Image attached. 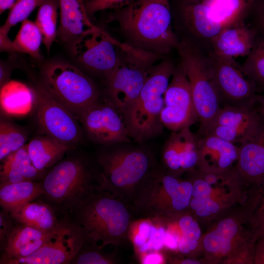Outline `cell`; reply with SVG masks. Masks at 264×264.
Masks as SVG:
<instances>
[{"mask_svg": "<svg viewBox=\"0 0 264 264\" xmlns=\"http://www.w3.org/2000/svg\"><path fill=\"white\" fill-rule=\"evenodd\" d=\"M213 82L221 107L252 108L257 88L245 75L234 58L210 52L207 54Z\"/></svg>", "mask_w": 264, "mask_h": 264, "instance_id": "cell-12", "label": "cell"}, {"mask_svg": "<svg viewBox=\"0 0 264 264\" xmlns=\"http://www.w3.org/2000/svg\"><path fill=\"white\" fill-rule=\"evenodd\" d=\"M59 7V0H44L39 6L35 23L42 33L47 53L57 38Z\"/></svg>", "mask_w": 264, "mask_h": 264, "instance_id": "cell-32", "label": "cell"}, {"mask_svg": "<svg viewBox=\"0 0 264 264\" xmlns=\"http://www.w3.org/2000/svg\"><path fill=\"white\" fill-rule=\"evenodd\" d=\"M255 107L260 121L264 126V95L257 94Z\"/></svg>", "mask_w": 264, "mask_h": 264, "instance_id": "cell-46", "label": "cell"}, {"mask_svg": "<svg viewBox=\"0 0 264 264\" xmlns=\"http://www.w3.org/2000/svg\"><path fill=\"white\" fill-rule=\"evenodd\" d=\"M44 194L39 198L61 216L69 215L102 183L97 160L79 154L63 157L46 172L42 180Z\"/></svg>", "mask_w": 264, "mask_h": 264, "instance_id": "cell-2", "label": "cell"}, {"mask_svg": "<svg viewBox=\"0 0 264 264\" xmlns=\"http://www.w3.org/2000/svg\"><path fill=\"white\" fill-rule=\"evenodd\" d=\"M43 42L42 33L36 23L28 19L22 22L20 30L14 40L13 45L16 52L28 54L37 60H42L40 47Z\"/></svg>", "mask_w": 264, "mask_h": 264, "instance_id": "cell-33", "label": "cell"}, {"mask_svg": "<svg viewBox=\"0 0 264 264\" xmlns=\"http://www.w3.org/2000/svg\"><path fill=\"white\" fill-rule=\"evenodd\" d=\"M246 204L229 207L207 226L202 235L203 260L210 264H254L256 241L246 227Z\"/></svg>", "mask_w": 264, "mask_h": 264, "instance_id": "cell-4", "label": "cell"}, {"mask_svg": "<svg viewBox=\"0 0 264 264\" xmlns=\"http://www.w3.org/2000/svg\"><path fill=\"white\" fill-rule=\"evenodd\" d=\"M11 214L17 221L44 231L58 229L65 216L60 215L50 205L39 198Z\"/></svg>", "mask_w": 264, "mask_h": 264, "instance_id": "cell-27", "label": "cell"}, {"mask_svg": "<svg viewBox=\"0 0 264 264\" xmlns=\"http://www.w3.org/2000/svg\"><path fill=\"white\" fill-rule=\"evenodd\" d=\"M33 88L36 118L41 132L71 149L80 144L84 131L76 115L40 83Z\"/></svg>", "mask_w": 264, "mask_h": 264, "instance_id": "cell-11", "label": "cell"}, {"mask_svg": "<svg viewBox=\"0 0 264 264\" xmlns=\"http://www.w3.org/2000/svg\"><path fill=\"white\" fill-rule=\"evenodd\" d=\"M119 64L106 79V100L122 116L138 96L155 63L164 56L133 46L121 45Z\"/></svg>", "mask_w": 264, "mask_h": 264, "instance_id": "cell-8", "label": "cell"}, {"mask_svg": "<svg viewBox=\"0 0 264 264\" xmlns=\"http://www.w3.org/2000/svg\"><path fill=\"white\" fill-rule=\"evenodd\" d=\"M68 215L103 246L116 247L130 242V229L136 218L129 204L100 186Z\"/></svg>", "mask_w": 264, "mask_h": 264, "instance_id": "cell-3", "label": "cell"}, {"mask_svg": "<svg viewBox=\"0 0 264 264\" xmlns=\"http://www.w3.org/2000/svg\"><path fill=\"white\" fill-rule=\"evenodd\" d=\"M198 136L199 162L197 169L223 175L234 166L239 146L214 135Z\"/></svg>", "mask_w": 264, "mask_h": 264, "instance_id": "cell-20", "label": "cell"}, {"mask_svg": "<svg viewBox=\"0 0 264 264\" xmlns=\"http://www.w3.org/2000/svg\"><path fill=\"white\" fill-rule=\"evenodd\" d=\"M44 0H16L4 23L0 27V35L8 34L10 29L27 19L31 12Z\"/></svg>", "mask_w": 264, "mask_h": 264, "instance_id": "cell-38", "label": "cell"}, {"mask_svg": "<svg viewBox=\"0 0 264 264\" xmlns=\"http://www.w3.org/2000/svg\"><path fill=\"white\" fill-rule=\"evenodd\" d=\"M260 121L255 106L242 108L225 105L221 107L210 127L213 126L241 127L256 124Z\"/></svg>", "mask_w": 264, "mask_h": 264, "instance_id": "cell-36", "label": "cell"}, {"mask_svg": "<svg viewBox=\"0 0 264 264\" xmlns=\"http://www.w3.org/2000/svg\"><path fill=\"white\" fill-rule=\"evenodd\" d=\"M27 146L33 165L43 172H47L71 149L46 135L34 138Z\"/></svg>", "mask_w": 264, "mask_h": 264, "instance_id": "cell-29", "label": "cell"}, {"mask_svg": "<svg viewBox=\"0 0 264 264\" xmlns=\"http://www.w3.org/2000/svg\"><path fill=\"white\" fill-rule=\"evenodd\" d=\"M86 234L85 240L70 264H117L120 263L116 251L108 253L105 246Z\"/></svg>", "mask_w": 264, "mask_h": 264, "instance_id": "cell-34", "label": "cell"}, {"mask_svg": "<svg viewBox=\"0 0 264 264\" xmlns=\"http://www.w3.org/2000/svg\"><path fill=\"white\" fill-rule=\"evenodd\" d=\"M122 144L105 146L97 152L96 158L101 173L100 187L131 206L138 189L158 162L147 148Z\"/></svg>", "mask_w": 264, "mask_h": 264, "instance_id": "cell-5", "label": "cell"}, {"mask_svg": "<svg viewBox=\"0 0 264 264\" xmlns=\"http://www.w3.org/2000/svg\"><path fill=\"white\" fill-rule=\"evenodd\" d=\"M243 21L264 37V0H253Z\"/></svg>", "mask_w": 264, "mask_h": 264, "instance_id": "cell-39", "label": "cell"}, {"mask_svg": "<svg viewBox=\"0 0 264 264\" xmlns=\"http://www.w3.org/2000/svg\"><path fill=\"white\" fill-rule=\"evenodd\" d=\"M121 44L98 27L79 38L70 50L83 67L107 79L119 64Z\"/></svg>", "mask_w": 264, "mask_h": 264, "instance_id": "cell-14", "label": "cell"}, {"mask_svg": "<svg viewBox=\"0 0 264 264\" xmlns=\"http://www.w3.org/2000/svg\"><path fill=\"white\" fill-rule=\"evenodd\" d=\"M142 264H166L165 255L162 251H153L144 255L139 260Z\"/></svg>", "mask_w": 264, "mask_h": 264, "instance_id": "cell-42", "label": "cell"}, {"mask_svg": "<svg viewBox=\"0 0 264 264\" xmlns=\"http://www.w3.org/2000/svg\"><path fill=\"white\" fill-rule=\"evenodd\" d=\"M198 142V134L190 128L173 132L163 147L159 165L179 177L197 169L199 162Z\"/></svg>", "mask_w": 264, "mask_h": 264, "instance_id": "cell-18", "label": "cell"}, {"mask_svg": "<svg viewBox=\"0 0 264 264\" xmlns=\"http://www.w3.org/2000/svg\"><path fill=\"white\" fill-rule=\"evenodd\" d=\"M85 0H59L60 21L58 39L70 49L84 35L98 28L88 17Z\"/></svg>", "mask_w": 264, "mask_h": 264, "instance_id": "cell-21", "label": "cell"}, {"mask_svg": "<svg viewBox=\"0 0 264 264\" xmlns=\"http://www.w3.org/2000/svg\"><path fill=\"white\" fill-rule=\"evenodd\" d=\"M0 185L24 181H42L47 172L38 170L29 156L27 144L1 161Z\"/></svg>", "mask_w": 264, "mask_h": 264, "instance_id": "cell-26", "label": "cell"}, {"mask_svg": "<svg viewBox=\"0 0 264 264\" xmlns=\"http://www.w3.org/2000/svg\"><path fill=\"white\" fill-rule=\"evenodd\" d=\"M178 3L193 4L202 2L203 0H177Z\"/></svg>", "mask_w": 264, "mask_h": 264, "instance_id": "cell-48", "label": "cell"}, {"mask_svg": "<svg viewBox=\"0 0 264 264\" xmlns=\"http://www.w3.org/2000/svg\"><path fill=\"white\" fill-rule=\"evenodd\" d=\"M16 221L11 213L2 209L0 212V251L2 252L14 229Z\"/></svg>", "mask_w": 264, "mask_h": 264, "instance_id": "cell-41", "label": "cell"}, {"mask_svg": "<svg viewBox=\"0 0 264 264\" xmlns=\"http://www.w3.org/2000/svg\"><path fill=\"white\" fill-rule=\"evenodd\" d=\"M28 135L24 129L1 116L0 121V160L25 144Z\"/></svg>", "mask_w": 264, "mask_h": 264, "instance_id": "cell-37", "label": "cell"}, {"mask_svg": "<svg viewBox=\"0 0 264 264\" xmlns=\"http://www.w3.org/2000/svg\"><path fill=\"white\" fill-rule=\"evenodd\" d=\"M7 62L0 61V87L10 81L13 67Z\"/></svg>", "mask_w": 264, "mask_h": 264, "instance_id": "cell-44", "label": "cell"}, {"mask_svg": "<svg viewBox=\"0 0 264 264\" xmlns=\"http://www.w3.org/2000/svg\"><path fill=\"white\" fill-rule=\"evenodd\" d=\"M242 65L245 75L258 91L264 86V37L256 34L251 49Z\"/></svg>", "mask_w": 264, "mask_h": 264, "instance_id": "cell-35", "label": "cell"}, {"mask_svg": "<svg viewBox=\"0 0 264 264\" xmlns=\"http://www.w3.org/2000/svg\"><path fill=\"white\" fill-rule=\"evenodd\" d=\"M44 194L42 181H24L0 185V206L12 213Z\"/></svg>", "mask_w": 264, "mask_h": 264, "instance_id": "cell-30", "label": "cell"}, {"mask_svg": "<svg viewBox=\"0 0 264 264\" xmlns=\"http://www.w3.org/2000/svg\"><path fill=\"white\" fill-rule=\"evenodd\" d=\"M86 236L83 228L66 215L59 231L44 245L30 255L6 264H70Z\"/></svg>", "mask_w": 264, "mask_h": 264, "instance_id": "cell-16", "label": "cell"}, {"mask_svg": "<svg viewBox=\"0 0 264 264\" xmlns=\"http://www.w3.org/2000/svg\"><path fill=\"white\" fill-rule=\"evenodd\" d=\"M262 92H264V86L258 91V93Z\"/></svg>", "mask_w": 264, "mask_h": 264, "instance_id": "cell-49", "label": "cell"}, {"mask_svg": "<svg viewBox=\"0 0 264 264\" xmlns=\"http://www.w3.org/2000/svg\"><path fill=\"white\" fill-rule=\"evenodd\" d=\"M166 229L178 241L175 254L182 257L197 258L202 253L201 230L199 223L190 211L174 219H166Z\"/></svg>", "mask_w": 264, "mask_h": 264, "instance_id": "cell-25", "label": "cell"}, {"mask_svg": "<svg viewBox=\"0 0 264 264\" xmlns=\"http://www.w3.org/2000/svg\"><path fill=\"white\" fill-rule=\"evenodd\" d=\"M63 222L56 230L44 231L16 221L7 242L0 252V264H6L9 261L30 255L59 231Z\"/></svg>", "mask_w": 264, "mask_h": 264, "instance_id": "cell-22", "label": "cell"}, {"mask_svg": "<svg viewBox=\"0 0 264 264\" xmlns=\"http://www.w3.org/2000/svg\"><path fill=\"white\" fill-rule=\"evenodd\" d=\"M175 67L169 59L155 65L138 96L122 114L129 134L135 141L143 143L162 133L160 114L164 95Z\"/></svg>", "mask_w": 264, "mask_h": 264, "instance_id": "cell-6", "label": "cell"}, {"mask_svg": "<svg viewBox=\"0 0 264 264\" xmlns=\"http://www.w3.org/2000/svg\"><path fill=\"white\" fill-rule=\"evenodd\" d=\"M254 264H264V236L256 241L255 250Z\"/></svg>", "mask_w": 264, "mask_h": 264, "instance_id": "cell-43", "label": "cell"}, {"mask_svg": "<svg viewBox=\"0 0 264 264\" xmlns=\"http://www.w3.org/2000/svg\"><path fill=\"white\" fill-rule=\"evenodd\" d=\"M132 0H85L87 14L90 19L96 12L123 7Z\"/></svg>", "mask_w": 264, "mask_h": 264, "instance_id": "cell-40", "label": "cell"}, {"mask_svg": "<svg viewBox=\"0 0 264 264\" xmlns=\"http://www.w3.org/2000/svg\"><path fill=\"white\" fill-rule=\"evenodd\" d=\"M239 148L236 163L224 174L223 178L225 184L243 203L248 190L264 179V126L262 123Z\"/></svg>", "mask_w": 264, "mask_h": 264, "instance_id": "cell-13", "label": "cell"}, {"mask_svg": "<svg viewBox=\"0 0 264 264\" xmlns=\"http://www.w3.org/2000/svg\"><path fill=\"white\" fill-rule=\"evenodd\" d=\"M257 33L243 21L224 27L211 41L212 52L234 58L247 56L250 52Z\"/></svg>", "mask_w": 264, "mask_h": 264, "instance_id": "cell-23", "label": "cell"}, {"mask_svg": "<svg viewBox=\"0 0 264 264\" xmlns=\"http://www.w3.org/2000/svg\"><path fill=\"white\" fill-rule=\"evenodd\" d=\"M33 88L20 81L10 80L0 87V102L2 111L12 115H23L34 106Z\"/></svg>", "mask_w": 264, "mask_h": 264, "instance_id": "cell-28", "label": "cell"}, {"mask_svg": "<svg viewBox=\"0 0 264 264\" xmlns=\"http://www.w3.org/2000/svg\"><path fill=\"white\" fill-rule=\"evenodd\" d=\"M108 22L116 23L125 43L163 56L179 42L173 27L169 0H132L113 9Z\"/></svg>", "mask_w": 264, "mask_h": 264, "instance_id": "cell-1", "label": "cell"}, {"mask_svg": "<svg viewBox=\"0 0 264 264\" xmlns=\"http://www.w3.org/2000/svg\"><path fill=\"white\" fill-rule=\"evenodd\" d=\"M16 0H0V14L5 10L11 8Z\"/></svg>", "mask_w": 264, "mask_h": 264, "instance_id": "cell-47", "label": "cell"}, {"mask_svg": "<svg viewBox=\"0 0 264 264\" xmlns=\"http://www.w3.org/2000/svg\"><path fill=\"white\" fill-rule=\"evenodd\" d=\"M190 82L200 122L198 132L212 124L221 105L215 88L207 55L189 40L182 38L176 49Z\"/></svg>", "mask_w": 264, "mask_h": 264, "instance_id": "cell-9", "label": "cell"}, {"mask_svg": "<svg viewBox=\"0 0 264 264\" xmlns=\"http://www.w3.org/2000/svg\"><path fill=\"white\" fill-rule=\"evenodd\" d=\"M178 13L182 23L191 36L188 40L207 55L212 51L213 38L229 25L216 17L210 7L203 2L178 3Z\"/></svg>", "mask_w": 264, "mask_h": 264, "instance_id": "cell-19", "label": "cell"}, {"mask_svg": "<svg viewBox=\"0 0 264 264\" xmlns=\"http://www.w3.org/2000/svg\"><path fill=\"white\" fill-rule=\"evenodd\" d=\"M79 120L84 132L95 144L109 146L131 142L122 116L106 100L91 107Z\"/></svg>", "mask_w": 264, "mask_h": 264, "instance_id": "cell-17", "label": "cell"}, {"mask_svg": "<svg viewBox=\"0 0 264 264\" xmlns=\"http://www.w3.org/2000/svg\"><path fill=\"white\" fill-rule=\"evenodd\" d=\"M164 102L160 121L172 132L190 128L198 120L190 82L180 62L175 67Z\"/></svg>", "mask_w": 264, "mask_h": 264, "instance_id": "cell-15", "label": "cell"}, {"mask_svg": "<svg viewBox=\"0 0 264 264\" xmlns=\"http://www.w3.org/2000/svg\"><path fill=\"white\" fill-rule=\"evenodd\" d=\"M52 96L70 110L79 118L100 101L94 82L69 63L54 61L46 64L40 83Z\"/></svg>", "mask_w": 264, "mask_h": 264, "instance_id": "cell-10", "label": "cell"}, {"mask_svg": "<svg viewBox=\"0 0 264 264\" xmlns=\"http://www.w3.org/2000/svg\"><path fill=\"white\" fill-rule=\"evenodd\" d=\"M193 185L159 163L138 189L131 205L135 218L174 219L189 211Z\"/></svg>", "mask_w": 264, "mask_h": 264, "instance_id": "cell-7", "label": "cell"}, {"mask_svg": "<svg viewBox=\"0 0 264 264\" xmlns=\"http://www.w3.org/2000/svg\"><path fill=\"white\" fill-rule=\"evenodd\" d=\"M245 203L248 211L246 226L257 241L264 236V179L248 189Z\"/></svg>", "mask_w": 264, "mask_h": 264, "instance_id": "cell-31", "label": "cell"}, {"mask_svg": "<svg viewBox=\"0 0 264 264\" xmlns=\"http://www.w3.org/2000/svg\"><path fill=\"white\" fill-rule=\"evenodd\" d=\"M0 52H16L12 41L7 35H0Z\"/></svg>", "mask_w": 264, "mask_h": 264, "instance_id": "cell-45", "label": "cell"}, {"mask_svg": "<svg viewBox=\"0 0 264 264\" xmlns=\"http://www.w3.org/2000/svg\"><path fill=\"white\" fill-rule=\"evenodd\" d=\"M166 229L155 218H136L131 227L129 239L139 260L145 254L164 249Z\"/></svg>", "mask_w": 264, "mask_h": 264, "instance_id": "cell-24", "label": "cell"}]
</instances>
